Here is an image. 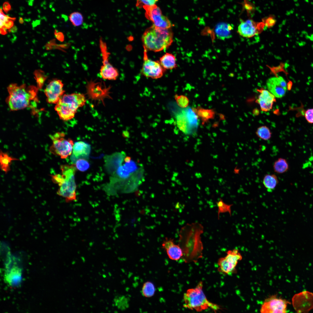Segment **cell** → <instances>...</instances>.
<instances>
[{"label": "cell", "instance_id": "cell-1", "mask_svg": "<svg viewBox=\"0 0 313 313\" xmlns=\"http://www.w3.org/2000/svg\"><path fill=\"white\" fill-rule=\"evenodd\" d=\"M204 228L198 222L188 223L180 231L178 245L185 262H195L202 258L203 245L201 239Z\"/></svg>", "mask_w": 313, "mask_h": 313}, {"label": "cell", "instance_id": "cell-2", "mask_svg": "<svg viewBox=\"0 0 313 313\" xmlns=\"http://www.w3.org/2000/svg\"><path fill=\"white\" fill-rule=\"evenodd\" d=\"M7 90L9 95L6 102L12 111L29 107L32 101L38 100V88L34 86L27 87L25 84L19 85L17 83H11L7 87Z\"/></svg>", "mask_w": 313, "mask_h": 313}, {"label": "cell", "instance_id": "cell-3", "mask_svg": "<svg viewBox=\"0 0 313 313\" xmlns=\"http://www.w3.org/2000/svg\"><path fill=\"white\" fill-rule=\"evenodd\" d=\"M173 33L171 28H163L154 25L147 28L142 36L144 49L154 52L168 48L173 41Z\"/></svg>", "mask_w": 313, "mask_h": 313}, {"label": "cell", "instance_id": "cell-4", "mask_svg": "<svg viewBox=\"0 0 313 313\" xmlns=\"http://www.w3.org/2000/svg\"><path fill=\"white\" fill-rule=\"evenodd\" d=\"M60 169L61 174L51 175L53 182L59 186L57 193L64 198L67 202L76 201L77 185L74 175L77 168L75 164L62 165Z\"/></svg>", "mask_w": 313, "mask_h": 313}, {"label": "cell", "instance_id": "cell-5", "mask_svg": "<svg viewBox=\"0 0 313 313\" xmlns=\"http://www.w3.org/2000/svg\"><path fill=\"white\" fill-rule=\"evenodd\" d=\"M203 283L200 282L195 288L188 290L183 294V306L187 308L200 312L210 308L214 311L221 309L218 305L209 301L203 290Z\"/></svg>", "mask_w": 313, "mask_h": 313}, {"label": "cell", "instance_id": "cell-6", "mask_svg": "<svg viewBox=\"0 0 313 313\" xmlns=\"http://www.w3.org/2000/svg\"><path fill=\"white\" fill-rule=\"evenodd\" d=\"M86 99L82 94L74 93L63 95L54 109L60 118L66 121L73 118L78 109L85 105Z\"/></svg>", "mask_w": 313, "mask_h": 313}, {"label": "cell", "instance_id": "cell-7", "mask_svg": "<svg viewBox=\"0 0 313 313\" xmlns=\"http://www.w3.org/2000/svg\"><path fill=\"white\" fill-rule=\"evenodd\" d=\"M52 144L49 151L52 154L60 156L62 159L66 158L72 153L74 145L73 141L65 138L63 132H57L49 136Z\"/></svg>", "mask_w": 313, "mask_h": 313}, {"label": "cell", "instance_id": "cell-8", "mask_svg": "<svg viewBox=\"0 0 313 313\" xmlns=\"http://www.w3.org/2000/svg\"><path fill=\"white\" fill-rule=\"evenodd\" d=\"M242 258L236 249L228 251L225 256L220 258L218 260V271L229 275L234 273L236 271V267Z\"/></svg>", "mask_w": 313, "mask_h": 313}, {"label": "cell", "instance_id": "cell-9", "mask_svg": "<svg viewBox=\"0 0 313 313\" xmlns=\"http://www.w3.org/2000/svg\"><path fill=\"white\" fill-rule=\"evenodd\" d=\"M100 48L103 60L100 74L103 79L115 80L119 76L118 70L109 62L108 58L110 53L108 52L106 43L101 38L100 39Z\"/></svg>", "mask_w": 313, "mask_h": 313}, {"label": "cell", "instance_id": "cell-10", "mask_svg": "<svg viewBox=\"0 0 313 313\" xmlns=\"http://www.w3.org/2000/svg\"><path fill=\"white\" fill-rule=\"evenodd\" d=\"M146 18L151 21L155 26L163 28H171L172 24L168 18L163 15L160 8L156 5L145 6Z\"/></svg>", "mask_w": 313, "mask_h": 313}, {"label": "cell", "instance_id": "cell-11", "mask_svg": "<svg viewBox=\"0 0 313 313\" xmlns=\"http://www.w3.org/2000/svg\"><path fill=\"white\" fill-rule=\"evenodd\" d=\"M290 303L285 299L273 295L265 300L260 310L261 313H285L287 306Z\"/></svg>", "mask_w": 313, "mask_h": 313}, {"label": "cell", "instance_id": "cell-12", "mask_svg": "<svg viewBox=\"0 0 313 313\" xmlns=\"http://www.w3.org/2000/svg\"><path fill=\"white\" fill-rule=\"evenodd\" d=\"M292 304L297 313H308L313 309V293L305 291L295 294L292 299Z\"/></svg>", "mask_w": 313, "mask_h": 313}, {"label": "cell", "instance_id": "cell-13", "mask_svg": "<svg viewBox=\"0 0 313 313\" xmlns=\"http://www.w3.org/2000/svg\"><path fill=\"white\" fill-rule=\"evenodd\" d=\"M147 51L144 49L141 73L146 77L152 79H157L161 77L166 69L161 65L159 61H153L148 58Z\"/></svg>", "mask_w": 313, "mask_h": 313}, {"label": "cell", "instance_id": "cell-14", "mask_svg": "<svg viewBox=\"0 0 313 313\" xmlns=\"http://www.w3.org/2000/svg\"><path fill=\"white\" fill-rule=\"evenodd\" d=\"M64 85L60 80L55 79L51 81L44 90L47 102L56 104L63 95L65 90Z\"/></svg>", "mask_w": 313, "mask_h": 313}, {"label": "cell", "instance_id": "cell-15", "mask_svg": "<svg viewBox=\"0 0 313 313\" xmlns=\"http://www.w3.org/2000/svg\"><path fill=\"white\" fill-rule=\"evenodd\" d=\"M264 26V23H256L252 20L242 21L238 26V32L242 37L250 38L260 32Z\"/></svg>", "mask_w": 313, "mask_h": 313}, {"label": "cell", "instance_id": "cell-16", "mask_svg": "<svg viewBox=\"0 0 313 313\" xmlns=\"http://www.w3.org/2000/svg\"><path fill=\"white\" fill-rule=\"evenodd\" d=\"M267 88L275 97L281 98L286 93L287 85L286 81L281 77H271L266 82Z\"/></svg>", "mask_w": 313, "mask_h": 313}, {"label": "cell", "instance_id": "cell-17", "mask_svg": "<svg viewBox=\"0 0 313 313\" xmlns=\"http://www.w3.org/2000/svg\"><path fill=\"white\" fill-rule=\"evenodd\" d=\"M162 247L166 250L168 257L171 260L177 261L183 256L181 248L178 244H175L173 239L166 238L162 243Z\"/></svg>", "mask_w": 313, "mask_h": 313}, {"label": "cell", "instance_id": "cell-18", "mask_svg": "<svg viewBox=\"0 0 313 313\" xmlns=\"http://www.w3.org/2000/svg\"><path fill=\"white\" fill-rule=\"evenodd\" d=\"M257 90L260 94L256 102L259 105L262 111H270L272 108L274 102L276 101L275 97L268 90L263 89Z\"/></svg>", "mask_w": 313, "mask_h": 313}, {"label": "cell", "instance_id": "cell-19", "mask_svg": "<svg viewBox=\"0 0 313 313\" xmlns=\"http://www.w3.org/2000/svg\"><path fill=\"white\" fill-rule=\"evenodd\" d=\"M73 155L75 159H86L88 157L90 151V146L84 142H76L73 148Z\"/></svg>", "mask_w": 313, "mask_h": 313}, {"label": "cell", "instance_id": "cell-20", "mask_svg": "<svg viewBox=\"0 0 313 313\" xmlns=\"http://www.w3.org/2000/svg\"><path fill=\"white\" fill-rule=\"evenodd\" d=\"M233 26L230 24L224 22L219 23L216 26L215 33L217 37L221 40H224L231 37L232 30Z\"/></svg>", "mask_w": 313, "mask_h": 313}, {"label": "cell", "instance_id": "cell-21", "mask_svg": "<svg viewBox=\"0 0 313 313\" xmlns=\"http://www.w3.org/2000/svg\"><path fill=\"white\" fill-rule=\"evenodd\" d=\"M176 119L177 125L179 129L185 134L190 133L192 127L188 122L185 110L177 114Z\"/></svg>", "mask_w": 313, "mask_h": 313}, {"label": "cell", "instance_id": "cell-22", "mask_svg": "<svg viewBox=\"0 0 313 313\" xmlns=\"http://www.w3.org/2000/svg\"><path fill=\"white\" fill-rule=\"evenodd\" d=\"M159 62L165 69H172L177 66L175 56L172 54L166 53L160 58Z\"/></svg>", "mask_w": 313, "mask_h": 313}, {"label": "cell", "instance_id": "cell-23", "mask_svg": "<svg viewBox=\"0 0 313 313\" xmlns=\"http://www.w3.org/2000/svg\"><path fill=\"white\" fill-rule=\"evenodd\" d=\"M19 160L18 159L10 156L7 153L0 151V168L5 173H7L10 170V165L12 161Z\"/></svg>", "mask_w": 313, "mask_h": 313}, {"label": "cell", "instance_id": "cell-24", "mask_svg": "<svg viewBox=\"0 0 313 313\" xmlns=\"http://www.w3.org/2000/svg\"><path fill=\"white\" fill-rule=\"evenodd\" d=\"M277 176L274 174H266L263 177V183L267 191L271 192L274 190L279 183Z\"/></svg>", "mask_w": 313, "mask_h": 313}, {"label": "cell", "instance_id": "cell-25", "mask_svg": "<svg viewBox=\"0 0 313 313\" xmlns=\"http://www.w3.org/2000/svg\"><path fill=\"white\" fill-rule=\"evenodd\" d=\"M195 113L201 118L203 125L209 119L214 118L215 112L213 109H205L199 106L196 108Z\"/></svg>", "mask_w": 313, "mask_h": 313}, {"label": "cell", "instance_id": "cell-26", "mask_svg": "<svg viewBox=\"0 0 313 313\" xmlns=\"http://www.w3.org/2000/svg\"><path fill=\"white\" fill-rule=\"evenodd\" d=\"M273 168L275 172L279 174H281L287 172L289 170V166L286 159L283 158H280L274 162Z\"/></svg>", "mask_w": 313, "mask_h": 313}, {"label": "cell", "instance_id": "cell-27", "mask_svg": "<svg viewBox=\"0 0 313 313\" xmlns=\"http://www.w3.org/2000/svg\"><path fill=\"white\" fill-rule=\"evenodd\" d=\"M21 271L19 268H12L7 274V280L12 285L19 283L21 278Z\"/></svg>", "mask_w": 313, "mask_h": 313}, {"label": "cell", "instance_id": "cell-28", "mask_svg": "<svg viewBox=\"0 0 313 313\" xmlns=\"http://www.w3.org/2000/svg\"><path fill=\"white\" fill-rule=\"evenodd\" d=\"M114 300L115 306L121 310H126L129 306V300L125 296H117L115 297Z\"/></svg>", "mask_w": 313, "mask_h": 313}, {"label": "cell", "instance_id": "cell-29", "mask_svg": "<svg viewBox=\"0 0 313 313\" xmlns=\"http://www.w3.org/2000/svg\"><path fill=\"white\" fill-rule=\"evenodd\" d=\"M155 288L154 285L150 281H147L143 284L141 292L142 294L146 297H150L154 294Z\"/></svg>", "mask_w": 313, "mask_h": 313}, {"label": "cell", "instance_id": "cell-30", "mask_svg": "<svg viewBox=\"0 0 313 313\" xmlns=\"http://www.w3.org/2000/svg\"><path fill=\"white\" fill-rule=\"evenodd\" d=\"M70 21L73 25L78 26L81 25L83 21L82 14L78 12H75L70 14L69 16Z\"/></svg>", "mask_w": 313, "mask_h": 313}, {"label": "cell", "instance_id": "cell-31", "mask_svg": "<svg viewBox=\"0 0 313 313\" xmlns=\"http://www.w3.org/2000/svg\"><path fill=\"white\" fill-rule=\"evenodd\" d=\"M258 137L264 140L270 139L271 136V133L269 128L265 126H263L259 128L256 132Z\"/></svg>", "mask_w": 313, "mask_h": 313}, {"label": "cell", "instance_id": "cell-32", "mask_svg": "<svg viewBox=\"0 0 313 313\" xmlns=\"http://www.w3.org/2000/svg\"><path fill=\"white\" fill-rule=\"evenodd\" d=\"M218 208V218L219 219V215L221 213L228 212L231 215V207L232 204H228L224 202L223 199H220L219 200L216 202Z\"/></svg>", "mask_w": 313, "mask_h": 313}, {"label": "cell", "instance_id": "cell-33", "mask_svg": "<svg viewBox=\"0 0 313 313\" xmlns=\"http://www.w3.org/2000/svg\"><path fill=\"white\" fill-rule=\"evenodd\" d=\"M185 113L188 122L192 128L196 127L197 125L198 116L191 108L185 110Z\"/></svg>", "mask_w": 313, "mask_h": 313}, {"label": "cell", "instance_id": "cell-34", "mask_svg": "<svg viewBox=\"0 0 313 313\" xmlns=\"http://www.w3.org/2000/svg\"><path fill=\"white\" fill-rule=\"evenodd\" d=\"M131 174L124 164L119 166L116 170V175L122 179H128Z\"/></svg>", "mask_w": 313, "mask_h": 313}, {"label": "cell", "instance_id": "cell-35", "mask_svg": "<svg viewBox=\"0 0 313 313\" xmlns=\"http://www.w3.org/2000/svg\"><path fill=\"white\" fill-rule=\"evenodd\" d=\"M75 166L77 169L81 172L87 170L90 167L88 162L84 158H80L77 160Z\"/></svg>", "mask_w": 313, "mask_h": 313}, {"label": "cell", "instance_id": "cell-36", "mask_svg": "<svg viewBox=\"0 0 313 313\" xmlns=\"http://www.w3.org/2000/svg\"><path fill=\"white\" fill-rule=\"evenodd\" d=\"M175 99L178 106L181 108H186L188 105L189 100L186 96L183 95H178L176 94L174 96Z\"/></svg>", "mask_w": 313, "mask_h": 313}, {"label": "cell", "instance_id": "cell-37", "mask_svg": "<svg viewBox=\"0 0 313 313\" xmlns=\"http://www.w3.org/2000/svg\"><path fill=\"white\" fill-rule=\"evenodd\" d=\"M34 73L38 86L41 88L46 78V77L44 75L43 72L40 70H36Z\"/></svg>", "mask_w": 313, "mask_h": 313}, {"label": "cell", "instance_id": "cell-38", "mask_svg": "<svg viewBox=\"0 0 313 313\" xmlns=\"http://www.w3.org/2000/svg\"><path fill=\"white\" fill-rule=\"evenodd\" d=\"M158 0H137L136 6L139 8H142L145 6H150L154 5Z\"/></svg>", "mask_w": 313, "mask_h": 313}, {"label": "cell", "instance_id": "cell-39", "mask_svg": "<svg viewBox=\"0 0 313 313\" xmlns=\"http://www.w3.org/2000/svg\"><path fill=\"white\" fill-rule=\"evenodd\" d=\"M0 28L4 27V26L5 23L10 19L14 20L15 18H11L5 15L1 8L0 9Z\"/></svg>", "mask_w": 313, "mask_h": 313}, {"label": "cell", "instance_id": "cell-40", "mask_svg": "<svg viewBox=\"0 0 313 313\" xmlns=\"http://www.w3.org/2000/svg\"><path fill=\"white\" fill-rule=\"evenodd\" d=\"M305 117L309 123H313V108L307 110L305 112Z\"/></svg>", "mask_w": 313, "mask_h": 313}, {"label": "cell", "instance_id": "cell-41", "mask_svg": "<svg viewBox=\"0 0 313 313\" xmlns=\"http://www.w3.org/2000/svg\"><path fill=\"white\" fill-rule=\"evenodd\" d=\"M276 22V20L274 18V17L270 16L265 19L264 23L267 27L271 28L274 25Z\"/></svg>", "mask_w": 313, "mask_h": 313}, {"label": "cell", "instance_id": "cell-42", "mask_svg": "<svg viewBox=\"0 0 313 313\" xmlns=\"http://www.w3.org/2000/svg\"><path fill=\"white\" fill-rule=\"evenodd\" d=\"M3 8L5 12H7L11 9V7L8 2H5L3 4Z\"/></svg>", "mask_w": 313, "mask_h": 313}, {"label": "cell", "instance_id": "cell-43", "mask_svg": "<svg viewBox=\"0 0 313 313\" xmlns=\"http://www.w3.org/2000/svg\"><path fill=\"white\" fill-rule=\"evenodd\" d=\"M13 22L12 20L10 19L5 23L4 27L6 29L10 28L13 27Z\"/></svg>", "mask_w": 313, "mask_h": 313}, {"label": "cell", "instance_id": "cell-44", "mask_svg": "<svg viewBox=\"0 0 313 313\" xmlns=\"http://www.w3.org/2000/svg\"><path fill=\"white\" fill-rule=\"evenodd\" d=\"M122 134L123 136L125 137H128L129 136V133L127 130L123 131Z\"/></svg>", "mask_w": 313, "mask_h": 313}, {"label": "cell", "instance_id": "cell-45", "mask_svg": "<svg viewBox=\"0 0 313 313\" xmlns=\"http://www.w3.org/2000/svg\"><path fill=\"white\" fill-rule=\"evenodd\" d=\"M17 30V27L15 26L12 27L10 30V31L12 32H16Z\"/></svg>", "mask_w": 313, "mask_h": 313}, {"label": "cell", "instance_id": "cell-46", "mask_svg": "<svg viewBox=\"0 0 313 313\" xmlns=\"http://www.w3.org/2000/svg\"><path fill=\"white\" fill-rule=\"evenodd\" d=\"M219 115L221 120H223L225 119V117L223 114H219Z\"/></svg>", "mask_w": 313, "mask_h": 313}, {"label": "cell", "instance_id": "cell-47", "mask_svg": "<svg viewBox=\"0 0 313 313\" xmlns=\"http://www.w3.org/2000/svg\"><path fill=\"white\" fill-rule=\"evenodd\" d=\"M19 21L21 23H23V18L21 17H19Z\"/></svg>", "mask_w": 313, "mask_h": 313}, {"label": "cell", "instance_id": "cell-48", "mask_svg": "<svg viewBox=\"0 0 313 313\" xmlns=\"http://www.w3.org/2000/svg\"><path fill=\"white\" fill-rule=\"evenodd\" d=\"M81 259H82V260L83 262H84V263L85 262V259L84 258V257H81Z\"/></svg>", "mask_w": 313, "mask_h": 313}, {"label": "cell", "instance_id": "cell-49", "mask_svg": "<svg viewBox=\"0 0 313 313\" xmlns=\"http://www.w3.org/2000/svg\"><path fill=\"white\" fill-rule=\"evenodd\" d=\"M102 276L104 278H105L106 277V276L105 274H103L102 275Z\"/></svg>", "mask_w": 313, "mask_h": 313}, {"label": "cell", "instance_id": "cell-50", "mask_svg": "<svg viewBox=\"0 0 313 313\" xmlns=\"http://www.w3.org/2000/svg\"><path fill=\"white\" fill-rule=\"evenodd\" d=\"M75 261H72V265H74V264H75Z\"/></svg>", "mask_w": 313, "mask_h": 313}, {"label": "cell", "instance_id": "cell-51", "mask_svg": "<svg viewBox=\"0 0 313 313\" xmlns=\"http://www.w3.org/2000/svg\"><path fill=\"white\" fill-rule=\"evenodd\" d=\"M108 275L110 276H111V273L110 272H108Z\"/></svg>", "mask_w": 313, "mask_h": 313}, {"label": "cell", "instance_id": "cell-52", "mask_svg": "<svg viewBox=\"0 0 313 313\" xmlns=\"http://www.w3.org/2000/svg\"><path fill=\"white\" fill-rule=\"evenodd\" d=\"M108 290H109V289H108ZM107 291H108V290H107ZM108 292H109V291H108Z\"/></svg>", "mask_w": 313, "mask_h": 313}]
</instances>
